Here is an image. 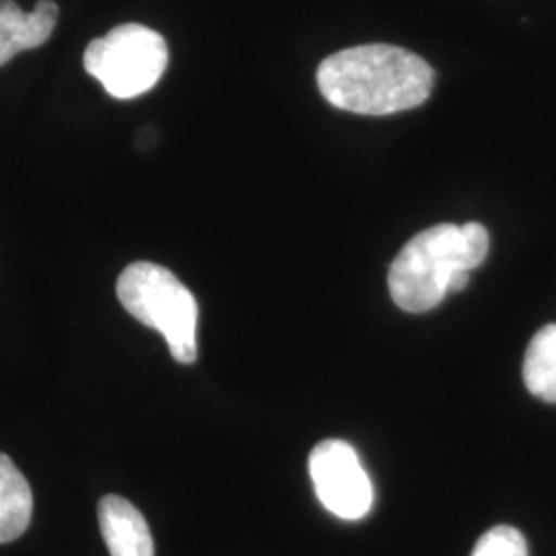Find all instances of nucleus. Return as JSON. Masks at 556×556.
Instances as JSON below:
<instances>
[{"label":"nucleus","mask_w":556,"mask_h":556,"mask_svg":"<svg viewBox=\"0 0 556 556\" xmlns=\"http://www.w3.org/2000/svg\"><path fill=\"white\" fill-rule=\"evenodd\" d=\"M489 231L480 223H441L410 239L392 262L388 287L400 309L425 314L466 289L470 270L489 254Z\"/></svg>","instance_id":"f03ea898"},{"label":"nucleus","mask_w":556,"mask_h":556,"mask_svg":"<svg viewBox=\"0 0 556 556\" xmlns=\"http://www.w3.org/2000/svg\"><path fill=\"white\" fill-rule=\"evenodd\" d=\"M433 80L435 73L427 60L388 43L340 50L318 68L324 100L358 116H390L415 110L429 100Z\"/></svg>","instance_id":"f257e3e1"},{"label":"nucleus","mask_w":556,"mask_h":556,"mask_svg":"<svg viewBox=\"0 0 556 556\" xmlns=\"http://www.w3.org/2000/svg\"><path fill=\"white\" fill-rule=\"evenodd\" d=\"M167 60L169 52L163 36L139 23H126L91 41L83 64L112 98L135 100L160 83Z\"/></svg>","instance_id":"20e7f679"},{"label":"nucleus","mask_w":556,"mask_h":556,"mask_svg":"<svg viewBox=\"0 0 556 556\" xmlns=\"http://www.w3.org/2000/svg\"><path fill=\"white\" fill-rule=\"evenodd\" d=\"M59 15V4L52 0H40L31 13L21 11L13 0H0V66L50 40Z\"/></svg>","instance_id":"423d86ee"},{"label":"nucleus","mask_w":556,"mask_h":556,"mask_svg":"<svg viewBox=\"0 0 556 556\" xmlns=\"http://www.w3.org/2000/svg\"><path fill=\"white\" fill-rule=\"evenodd\" d=\"M523 381L530 394L556 404V324L532 338L523 358Z\"/></svg>","instance_id":"1a4fd4ad"},{"label":"nucleus","mask_w":556,"mask_h":556,"mask_svg":"<svg viewBox=\"0 0 556 556\" xmlns=\"http://www.w3.org/2000/svg\"><path fill=\"white\" fill-rule=\"evenodd\" d=\"M309 475L321 505L332 516L357 521L374 505V486L357 452L338 439L321 441L309 456Z\"/></svg>","instance_id":"39448f33"},{"label":"nucleus","mask_w":556,"mask_h":556,"mask_svg":"<svg viewBox=\"0 0 556 556\" xmlns=\"http://www.w3.org/2000/svg\"><path fill=\"white\" fill-rule=\"evenodd\" d=\"M98 516L110 556H155L149 523L130 501L105 495L100 501Z\"/></svg>","instance_id":"0eeeda50"},{"label":"nucleus","mask_w":556,"mask_h":556,"mask_svg":"<svg viewBox=\"0 0 556 556\" xmlns=\"http://www.w3.org/2000/svg\"><path fill=\"white\" fill-rule=\"evenodd\" d=\"M472 556H528V542L516 528L497 526L478 540Z\"/></svg>","instance_id":"9d476101"},{"label":"nucleus","mask_w":556,"mask_h":556,"mask_svg":"<svg viewBox=\"0 0 556 556\" xmlns=\"http://www.w3.org/2000/svg\"><path fill=\"white\" fill-rule=\"evenodd\" d=\"M34 514L31 486L13 459L0 454V544L13 542L27 530Z\"/></svg>","instance_id":"6e6552de"},{"label":"nucleus","mask_w":556,"mask_h":556,"mask_svg":"<svg viewBox=\"0 0 556 556\" xmlns=\"http://www.w3.org/2000/svg\"><path fill=\"white\" fill-rule=\"evenodd\" d=\"M116 291L132 318L163 334L178 363L190 365L199 358V303L172 270L135 262L119 275Z\"/></svg>","instance_id":"7ed1b4c3"}]
</instances>
